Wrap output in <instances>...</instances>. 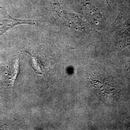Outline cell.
I'll return each instance as SVG.
<instances>
[{"label":"cell","mask_w":130,"mask_h":130,"mask_svg":"<svg viewBox=\"0 0 130 130\" xmlns=\"http://www.w3.org/2000/svg\"><path fill=\"white\" fill-rule=\"evenodd\" d=\"M22 24L35 25L36 23L31 19H15L7 11L3 10L0 11V36L14 26Z\"/></svg>","instance_id":"7a4b0ae2"},{"label":"cell","mask_w":130,"mask_h":130,"mask_svg":"<svg viewBox=\"0 0 130 130\" xmlns=\"http://www.w3.org/2000/svg\"><path fill=\"white\" fill-rule=\"evenodd\" d=\"M117 45L121 49L130 45V12L121 14L112 25Z\"/></svg>","instance_id":"6da1fadb"},{"label":"cell","mask_w":130,"mask_h":130,"mask_svg":"<svg viewBox=\"0 0 130 130\" xmlns=\"http://www.w3.org/2000/svg\"><path fill=\"white\" fill-rule=\"evenodd\" d=\"M44 6L52 13H54L59 17L67 19L69 12L63 9L58 0H41Z\"/></svg>","instance_id":"277c9868"},{"label":"cell","mask_w":130,"mask_h":130,"mask_svg":"<svg viewBox=\"0 0 130 130\" xmlns=\"http://www.w3.org/2000/svg\"><path fill=\"white\" fill-rule=\"evenodd\" d=\"M19 63H20V57L19 56V58L16 59L15 61V63H14V67L13 68V70H14L13 72L12 73V80L13 85L14 86V83L15 82L16 79L19 76V72H20V66H19Z\"/></svg>","instance_id":"5b68a950"},{"label":"cell","mask_w":130,"mask_h":130,"mask_svg":"<svg viewBox=\"0 0 130 130\" xmlns=\"http://www.w3.org/2000/svg\"><path fill=\"white\" fill-rule=\"evenodd\" d=\"M82 10L85 16L93 24H98L103 21L99 9L87 1L82 3Z\"/></svg>","instance_id":"3957f363"}]
</instances>
